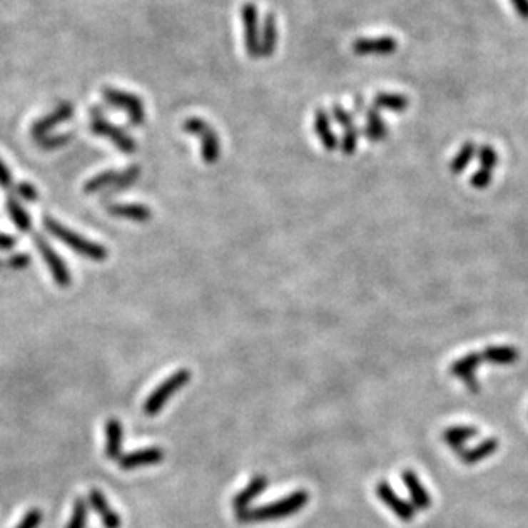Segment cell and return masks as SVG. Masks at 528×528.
I'll use <instances>...</instances> for the list:
<instances>
[{
    "label": "cell",
    "mask_w": 528,
    "mask_h": 528,
    "mask_svg": "<svg viewBox=\"0 0 528 528\" xmlns=\"http://www.w3.org/2000/svg\"><path fill=\"white\" fill-rule=\"evenodd\" d=\"M310 501V494L305 489H298L289 496L277 499L270 504H262L258 508L246 509L243 513H238V522L240 523H262V522H275L289 518L293 514L300 513Z\"/></svg>",
    "instance_id": "cell-1"
},
{
    "label": "cell",
    "mask_w": 528,
    "mask_h": 528,
    "mask_svg": "<svg viewBox=\"0 0 528 528\" xmlns=\"http://www.w3.org/2000/svg\"><path fill=\"white\" fill-rule=\"evenodd\" d=\"M43 228H45L51 236H55L59 241H62L64 245L68 246L72 252L79 253L81 257L88 258L91 262H105L108 255H110L105 246L81 236L79 233L64 226L62 223H59V220L51 218V215H45V218H43Z\"/></svg>",
    "instance_id": "cell-2"
},
{
    "label": "cell",
    "mask_w": 528,
    "mask_h": 528,
    "mask_svg": "<svg viewBox=\"0 0 528 528\" xmlns=\"http://www.w3.org/2000/svg\"><path fill=\"white\" fill-rule=\"evenodd\" d=\"M141 166L132 164V166L125 168V170H106L98 173L96 176L89 178L84 183V193H99V192H108V193H118L123 192L125 188H128L131 185L141 178Z\"/></svg>",
    "instance_id": "cell-3"
},
{
    "label": "cell",
    "mask_w": 528,
    "mask_h": 528,
    "mask_svg": "<svg viewBox=\"0 0 528 528\" xmlns=\"http://www.w3.org/2000/svg\"><path fill=\"white\" fill-rule=\"evenodd\" d=\"M89 131L94 136L110 141L120 153L133 154L137 151V142L123 128L110 123L99 106H93L89 110Z\"/></svg>",
    "instance_id": "cell-4"
},
{
    "label": "cell",
    "mask_w": 528,
    "mask_h": 528,
    "mask_svg": "<svg viewBox=\"0 0 528 528\" xmlns=\"http://www.w3.org/2000/svg\"><path fill=\"white\" fill-rule=\"evenodd\" d=\"M190 378H192V373H190V370H185V367H181V370L175 371V373L168 376V378L164 380L163 383H159L153 390V393L146 398L144 405H142V412L149 415V417L158 415L164 409V405L168 404V400L190 382Z\"/></svg>",
    "instance_id": "cell-5"
},
{
    "label": "cell",
    "mask_w": 528,
    "mask_h": 528,
    "mask_svg": "<svg viewBox=\"0 0 528 528\" xmlns=\"http://www.w3.org/2000/svg\"><path fill=\"white\" fill-rule=\"evenodd\" d=\"M101 96L108 105L118 108L122 110L125 115L128 116V122H131L133 127H141L146 122V108L142 99L137 96V94L128 93V91L123 89H116L111 88V86H105L101 89Z\"/></svg>",
    "instance_id": "cell-6"
},
{
    "label": "cell",
    "mask_w": 528,
    "mask_h": 528,
    "mask_svg": "<svg viewBox=\"0 0 528 528\" xmlns=\"http://www.w3.org/2000/svg\"><path fill=\"white\" fill-rule=\"evenodd\" d=\"M183 131L187 133L196 136L200 141V156L207 164H214L220 156V142L219 136L214 128L210 127L205 120L198 118V116H190L183 122Z\"/></svg>",
    "instance_id": "cell-7"
},
{
    "label": "cell",
    "mask_w": 528,
    "mask_h": 528,
    "mask_svg": "<svg viewBox=\"0 0 528 528\" xmlns=\"http://www.w3.org/2000/svg\"><path fill=\"white\" fill-rule=\"evenodd\" d=\"M33 241H34V246H36V250L40 252L43 262L46 263V267H49L50 274L51 277H54V280L57 283V285H60V288H68L71 285V270H68L67 263L62 260V257L55 252L54 246H51L49 241H46V238L43 235H33Z\"/></svg>",
    "instance_id": "cell-8"
},
{
    "label": "cell",
    "mask_w": 528,
    "mask_h": 528,
    "mask_svg": "<svg viewBox=\"0 0 528 528\" xmlns=\"http://www.w3.org/2000/svg\"><path fill=\"white\" fill-rule=\"evenodd\" d=\"M376 491V496L380 497V499L383 501L385 506H387L390 512H393L398 517V520L405 522V523H410L414 520L415 517V508L410 503H407L405 499H402L400 496L397 494L395 491H393L392 486L388 482H385V480H382V482L376 484L375 487Z\"/></svg>",
    "instance_id": "cell-9"
},
{
    "label": "cell",
    "mask_w": 528,
    "mask_h": 528,
    "mask_svg": "<svg viewBox=\"0 0 528 528\" xmlns=\"http://www.w3.org/2000/svg\"><path fill=\"white\" fill-rule=\"evenodd\" d=\"M72 115H73L72 103L71 101L60 103V105L55 108L51 113L45 115L43 118L36 120V122L31 125V137L34 138V141H40V138L50 136V132L54 131V128H57L60 123L71 120Z\"/></svg>",
    "instance_id": "cell-10"
},
{
    "label": "cell",
    "mask_w": 528,
    "mask_h": 528,
    "mask_svg": "<svg viewBox=\"0 0 528 528\" xmlns=\"http://www.w3.org/2000/svg\"><path fill=\"white\" fill-rule=\"evenodd\" d=\"M482 361L484 359L480 352H469L467 356L457 359L453 362L452 367H450V373L460 378L470 392H479L480 385L477 376H475V371H477V367Z\"/></svg>",
    "instance_id": "cell-11"
},
{
    "label": "cell",
    "mask_w": 528,
    "mask_h": 528,
    "mask_svg": "<svg viewBox=\"0 0 528 528\" xmlns=\"http://www.w3.org/2000/svg\"><path fill=\"white\" fill-rule=\"evenodd\" d=\"M164 460V450L159 447H147L141 448L137 452L127 453L118 458V467L123 470H136L142 467L158 465Z\"/></svg>",
    "instance_id": "cell-12"
},
{
    "label": "cell",
    "mask_w": 528,
    "mask_h": 528,
    "mask_svg": "<svg viewBox=\"0 0 528 528\" xmlns=\"http://www.w3.org/2000/svg\"><path fill=\"white\" fill-rule=\"evenodd\" d=\"M241 19L245 24V46L250 57H258L260 40H258V11L253 4H245L241 7Z\"/></svg>",
    "instance_id": "cell-13"
},
{
    "label": "cell",
    "mask_w": 528,
    "mask_h": 528,
    "mask_svg": "<svg viewBox=\"0 0 528 528\" xmlns=\"http://www.w3.org/2000/svg\"><path fill=\"white\" fill-rule=\"evenodd\" d=\"M267 486H268L267 475H263V474L253 475L252 480L248 482V486L241 489V491L233 497V508H235L236 514L250 509V504H252L258 496L263 494V491H265Z\"/></svg>",
    "instance_id": "cell-14"
},
{
    "label": "cell",
    "mask_w": 528,
    "mask_h": 528,
    "mask_svg": "<svg viewBox=\"0 0 528 528\" xmlns=\"http://www.w3.org/2000/svg\"><path fill=\"white\" fill-rule=\"evenodd\" d=\"M106 212L116 219L132 220V223H138V224L149 223L151 218H153V210H151V207L144 205V203L113 202V203H108Z\"/></svg>",
    "instance_id": "cell-15"
},
{
    "label": "cell",
    "mask_w": 528,
    "mask_h": 528,
    "mask_svg": "<svg viewBox=\"0 0 528 528\" xmlns=\"http://www.w3.org/2000/svg\"><path fill=\"white\" fill-rule=\"evenodd\" d=\"M402 482H404L407 492H409V496H410V504H412L415 509L426 512V509L431 508L430 492H427V489L424 487L421 479L417 477V474H415L414 470L402 472Z\"/></svg>",
    "instance_id": "cell-16"
},
{
    "label": "cell",
    "mask_w": 528,
    "mask_h": 528,
    "mask_svg": "<svg viewBox=\"0 0 528 528\" xmlns=\"http://www.w3.org/2000/svg\"><path fill=\"white\" fill-rule=\"evenodd\" d=\"M88 503L93 506L94 512L98 513L99 518H101L103 527H105V528H120V527H122V518H120V514L116 513L113 508H111L110 503H108V499L105 496H103V492L99 491V489H96V487L91 489L89 496H88Z\"/></svg>",
    "instance_id": "cell-17"
},
{
    "label": "cell",
    "mask_w": 528,
    "mask_h": 528,
    "mask_svg": "<svg viewBox=\"0 0 528 528\" xmlns=\"http://www.w3.org/2000/svg\"><path fill=\"white\" fill-rule=\"evenodd\" d=\"M105 455L110 460H118L122 457V445H123V426L118 419L111 417L105 424Z\"/></svg>",
    "instance_id": "cell-18"
},
{
    "label": "cell",
    "mask_w": 528,
    "mask_h": 528,
    "mask_svg": "<svg viewBox=\"0 0 528 528\" xmlns=\"http://www.w3.org/2000/svg\"><path fill=\"white\" fill-rule=\"evenodd\" d=\"M357 55H390L397 49L395 38H361L354 43Z\"/></svg>",
    "instance_id": "cell-19"
},
{
    "label": "cell",
    "mask_w": 528,
    "mask_h": 528,
    "mask_svg": "<svg viewBox=\"0 0 528 528\" xmlns=\"http://www.w3.org/2000/svg\"><path fill=\"white\" fill-rule=\"evenodd\" d=\"M475 436H479V430L474 426H452L443 431V441L457 455H460L465 450V445Z\"/></svg>",
    "instance_id": "cell-20"
},
{
    "label": "cell",
    "mask_w": 528,
    "mask_h": 528,
    "mask_svg": "<svg viewBox=\"0 0 528 528\" xmlns=\"http://www.w3.org/2000/svg\"><path fill=\"white\" fill-rule=\"evenodd\" d=\"M497 447H499V441H497L496 438H487V440L480 441L479 445H475L474 448H469V450L465 448L458 457L462 458V462L465 463V465H477V463L494 455Z\"/></svg>",
    "instance_id": "cell-21"
},
{
    "label": "cell",
    "mask_w": 528,
    "mask_h": 528,
    "mask_svg": "<svg viewBox=\"0 0 528 528\" xmlns=\"http://www.w3.org/2000/svg\"><path fill=\"white\" fill-rule=\"evenodd\" d=\"M480 354H482L484 361L501 366L513 365V362H517L520 359V350L513 347V345H491V347H487Z\"/></svg>",
    "instance_id": "cell-22"
},
{
    "label": "cell",
    "mask_w": 528,
    "mask_h": 528,
    "mask_svg": "<svg viewBox=\"0 0 528 528\" xmlns=\"http://www.w3.org/2000/svg\"><path fill=\"white\" fill-rule=\"evenodd\" d=\"M6 210H7L9 218H11L12 223H14V226L19 229L21 233H31V228H33L31 215H29V212L26 210L23 205H21L16 197L9 196L6 198Z\"/></svg>",
    "instance_id": "cell-23"
},
{
    "label": "cell",
    "mask_w": 528,
    "mask_h": 528,
    "mask_svg": "<svg viewBox=\"0 0 528 528\" xmlns=\"http://www.w3.org/2000/svg\"><path fill=\"white\" fill-rule=\"evenodd\" d=\"M275 40H277V29H275V19L274 16H268L263 26V40L260 45V51L263 57L270 55L275 49Z\"/></svg>",
    "instance_id": "cell-24"
},
{
    "label": "cell",
    "mask_w": 528,
    "mask_h": 528,
    "mask_svg": "<svg viewBox=\"0 0 528 528\" xmlns=\"http://www.w3.org/2000/svg\"><path fill=\"white\" fill-rule=\"evenodd\" d=\"M315 128H317V133L320 136V138H322L323 146H325L328 151L335 149L337 141H335V137L332 136L330 125H328V116L323 113V111H318L317 113V123H315Z\"/></svg>",
    "instance_id": "cell-25"
},
{
    "label": "cell",
    "mask_w": 528,
    "mask_h": 528,
    "mask_svg": "<svg viewBox=\"0 0 528 528\" xmlns=\"http://www.w3.org/2000/svg\"><path fill=\"white\" fill-rule=\"evenodd\" d=\"M88 523V501L84 497H77L73 501L72 517L67 523V528H86Z\"/></svg>",
    "instance_id": "cell-26"
},
{
    "label": "cell",
    "mask_w": 528,
    "mask_h": 528,
    "mask_svg": "<svg viewBox=\"0 0 528 528\" xmlns=\"http://www.w3.org/2000/svg\"><path fill=\"white\" fill-rule=\"evenodd\" d=\"M72 138H73V132H66V133H51V136L43 137L36 142L43 151H55V149H60L62 146H67Z\"/></svg>",
    "instance_id": "cell-27"
},
{
    "label": "cell",
    "mask_w": 528,
    "mask_h": 528,
    "mask_svg": "<svg viewBox=\"0 0 528 528\" xmlns=\"http://www.w3.org/2000/svg\"><path fill=\"white\" fill-rule=\"evenodd\" d=\"M375 103L383 108H388V110L402 111L409 105V99L400 96V94H380V96H376Z\"/></svg>",
    "instance_id": "cell-28"
},
{
    "label": "cell",
    "mask_w": 528,
    "mask_h": 528,
    "mask_svg": "<svg viewBox=\"0 0 528 528\" xmlns=\"http://www.w3.org/2000/svg\"><path fill=\"white\" fill-rule=\"evenodd\" d=\"M367 118H370V122H367V127H366L367 137H370L371 141H382V138H385V136H387V128H385L382 118L376 115L375 110H371L370 113H367Z\"/></svg>",
    "instance_id": "cell-29"
},
{
    "label": "cell",
    "mask_w": 528,
    "mask_h": 528,
    "mask_svg": "<svg viewBox=\"0 0 528 528\" xmlns=\"http://www.w3.org/2000/svg\"><path fill=\"white\" fill-rule=\"evenodd\" d=\"M29 265H31V255L29 253L11 255V257L6 258V260L0 258V268L7 267V268H11V270H23V268L29 267Z\"/></svg>",
    "instance_id": "cell-30"
},
{
    "label": "cell",
    "mask_w": 528,
    "mask_h": 528,
    "mask_svg": "<svg viewBox=\"0 0 528 528\" xmlns=\"http://www.w3.org/2000/svg\"><path fill=\"white\" fill-rule=\"evenodd\" d=\"M12 193H16L17 197L23 198L24 202H34L40 198V193H38V190L34 185L28 183V181H23V183H16L14 190H12Z\"/></svg>",
    "instance_id": "cell-31"
},
{
    "label": "cell",
    "mask_w": 528,
    "mask_h": 528,
    "mask_svg": "<svg viewBox=\"0 0 528 528\" xmlns=\"http://www.w3.org/2000/svg\"><path fill=\"white\" fill-rule=\"evenodd\" d=\"M474 153H475V151H474V146H472V144H467L465 147H463V149L460 151V153H458V156H457V158H455V159H453V164H452V171H455V173H458V171L465 170V166H467V164H469V161H470V159H472V158H474Z\"/></svg>",
    "instance_id": "cell-32"
},
{
    "label": "cell",
    "mask_w": 528,
    "mask_h": 528,
    "mask_svg": "<svg viewBox=\"0 0 528 528\" xmlns=\"http://www.w3.org/2000/svg\"><path fill=\"white\" fill-rule=\"evenodd\" d=\"M41 522H43L41 509L33 508V509H29L23 518H21V522L17 523L16 528H38L41 525Z\"/></svg>",
    "instance_id": "cell-33"
},
{
    "label": "cell",
    "mask_w": 528,
    "mask_h": 528,
    "mask_svg": "<svg viewBox=\"0 0 528 528\" xmlns=\"http://www.w3.org/2000/svg\"><path fill=\"white\" fill-rule=\"evenodd\" d=\"M0 187L4 190H9V192H12L16 187L14 178H12V171L9 170L7 164L2 159H0Z\"/></svg>",
    "instance_id": "cell-34"
},
{
    "label": "cell",
    "mask_w": 528,
    "mask_h": 528,
    "mask_svg": "<svg viewBox=\"0 0 528 528\" xmlns=\"http://www.w3.org/2000/svg\"><path fill=\"white\" fill-rule=\"evenodd\" d=\"M479 158H480V161H482V166L486 168V170H491V168H494L496 163H497V154L494 153V149H492V147H482V151L479 153Z\"/></svg>",
    "instance_id": "cell-35"
},
{
    "label": "cell",
    "mask_w": 528,
    "mask_h": 528,
    "mask_svg": "<svg viewBox=\"0 0 528 528\" xmlns=\"http://www.w3.org/2000/svg\"><path fill=\"white\" fill-rule=\"evenodd\" d=\"M491 183V170H486V168H482L477 175H474V178H472V185H475V187L482 188L486 187V185Z\"/></svg>",
    "instance_id": "cell-36"
},
{
    "label": "cell",
    "mask_w": 528,
    "mask_h": 528,
    "mask_svg": "<svg viewBox=\"0 0 528 528\" xmlns=\"http://www.w3.org/2000/svg\"><path fill=\"white\" fill-rule=\"evenodd\" d=\"M17 245V238L12 235H6V233H0V250L7 252V250H12Z\"/></svg>",
    "instance_id": "cell-37"
},
{
    "label": "cell",
    "mask_w": 528,
    "mask_h": 528,
    "mask_svg": "<svg viewBox=\"0 0 528 528\" xmlns=\"http://www.w3.org/2000/svg\"><path fill=\"white\" fill-rule=\"evenodd\" d=\"M513 6L517 7L518 14H520L523 19H528V0H512Z\"/></svg>",
    "instance_id": "cell-38"
}]
</instances>
